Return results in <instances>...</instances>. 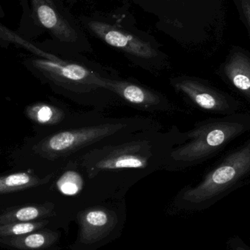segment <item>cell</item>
I'll return each mask as SVG.
<instances>
[{
    "label": "cell",
    "instance_id": "cell-1",
    "mask_svg": "<svg viewBox=\"0 0 250 250\" xmlns=\"http://www.w3.org/2000/svg\"><path fill=\"white\" fill-rule=\"evenodd\" d=\"M161 126L145 117L86 120L82 125L68 124L38 132L15 150L12 160L20 170H31L42 176L57 174L68 163L92 148L137 131Z\"/></svg>",
    "mask_w": 250,
    "mask_h": 250
},
{
    "label": "cell",
    "instance_id": "cell-2",
    "mask_svg": "<svg viewBox=\"0 0 250 250\" xmlns=\"http://www.w3.org/2000/svg\"><path fill=\"white\" fill-rule=\"evenodd\" d=\"M162 126L129 134L90 150L73 160L89 182L109 179H141L164 170L173 148L184 141L178 126Z\"/></svg>",
    "mask_w": 250,
    "mask_h": 250
},
{
    "label": "cell",
    "instance_id": "cell-3",
    "mask_svg": "<svg viewBox=\"0 0 250 250\" xmlns=\"http://www.w3.org/2000/svg\"><path fill=\"white\" fill-rule=\"evenodd\" d=\"M129 1L158 21L156 28L184 47L215 48L226 26L225 0H118Z\"/></svg>",
    "mask_w": 250,
    "mask_h": 250
},
{
    "label": "cell",
    "instance_id": "cell-4",
    "mask_svg": "<svg viewBox=\"0 0 250 250\" xmlns=\"http://www.w3.org/2000/svg\"><path fill=\"white\" fill-rule=\"evenodd\" d=\"M131 5L123 1L111 11H94L77 19L85 32L122 53L134 64L153 73L164 70L170 64L168 55L152 35L136 27Z\"/></svg>",
    "mask_w": 250,
    "mask_h": 250
},
{
    "label": "cell",
    "instance_id": "cell-5",
    "mask_svg": "<svg viewBox=\"0 0 250 250\" xmlns=\"http://www.w3.org/2000/svg\"><path fill=\"white\" fill-rule=\"evenodd\" d=\"M250 132V113L239 112L198 122L184 132V141L173 148L164 170L182 171L199 166Z\"/></svg>",
    "mask_w": 250,
    "mask_h": 250
},
{
    "label": "cell",
    "instance_id": "cell-6",
    "mask_svg": "<svg viewBox=\"0 0 250 250\" xmlns=\"http://www.w3.org/2000/svg\"><path fill=\"white\" fill-rule=\"evenodd\" d=\"M250 182V137L223 156L197 183L182 188L174 200L182 211H203Z\"/></svg>",
    "mask_w": 250,
    "mask_h": 250
},
{
    "label": "cell",
    "instance_id": "cell-7",
    "mask_svg": "<svg viewBox=\"0 0 250 250\" xmlns=\"http://www.w3.org/2000/svg\"><path fill=\"white\" fill-rule=\"evenodd\" d=\"M22 17L16 33L35 40L48 33L57 45L79 53L91 52L86 32L61 0H19Z\"/></svg>",
    "mask_w": 250,
    "mask_h": 250
},
{
    "label": "cell",
    "instance_id": "cell-8",
    "mask_svg": "<svg viewBox=\"0 0 250 250\" xmlns=\"http://www.w3.org/2000/svg\"><path fill=\"white\" fill-rule=\"evenodd\" d=\"M170 84L187 104L204 112L220 116L241 112L242 104L237 98L206 79L182 75L171 78Z\"/></svg>",
    "mask_w": 250,
    "mask_h": 250
},
{
    "label": "cell",
    "instance_id": "cell-9",
    "mask_svg": "<svg viewBox=\"0 0 250 250\" xmlns=\"http://www.w3.org/2000/svg\"><path fill=\"white\" fill-rule=\"evenodd\" d=\"M106 88L135 108L149 112H170L174 105L166 95L139 83L106 78Z\"/></svg>",
    "mask_w": 250,
    "mask_h": 250
},
{
    "label": "cell",
    "instance_id": "cell-10",
    "mask_svg": "<svg viewBox=\"0 0 250 250\" xmlns=\"http://www.w3.org/2000/svg\"><path fill=\"white\" fill-rule=\"evenodd\" d=\"M216 74L250 104V52L239 45L230 48Z\"/></svg>",
    "mask_w": 250,
    "mask_h": 250
},
{
    "label": "cell",
    "instance_id": "cell-11",
    "mask_svg": "<svg viewBox=\"0 0 250 250\" xmlns=\"http://www.w3.org/2000/svg\"><path fill=\"white\" fill-rule=\"evenodd\" d=\"M80 231L79 241L84 245H92L107 237L117 223L114 211L104 207H92L77 214Z\"/></svg>",
    "mask_w": 250,
    "mask_h": 250
},
{
    "label": "cell",
    "instance_id": "cell-12",
    "mask_svg": "<svg viewBox=\"0 0 250 250\" xmlns=\"http://www.w3.org/2000/svg\"><path fill=\"white\" fill-rule=\"evenodd\" d=\"M55 173L42 176L31 170H21L7 173L0 178V194L14 193L50 183Z\"/></svg>",
    "mask_w": 250,
    "mask_h": 250
},
{
    "label": "cell",
    "instance_id": "cell-13",
    "mask_svg": "<svg viewBox=\"0 0 250 250\" xmlns=\"http://www.w3.org/2000/svg\"><path fill=\"white\" fill-rule=\"evenodd\" d=\"M60 236V232L42 229L23 236L0 237V242L17 250H44L57 243Z\"/></svg>",
    "mask_w": 250,
    "mask_h": 250
},
{
    "label": "cell",
    "instance_id": "cell-14",
    "mask_svg": "<svg viewBox=\"0 0 250 250\" xmlns=\"http://www.w3.org/2000/svg\"><path fill=\"white\" fill-rule=\"evenodd\" d=\"M54 208L55 205L52 202L27 204L6 208L0 215V225L44 220L55 215Z\"/></svg>",
    "mask_w": 250,
    "mask_h": 250
},
{
    "label": "cell",
    "instance_id": "cell-15",
    "mask_svg": "<svg viewBox=\"0 0 250 250\" xmlns=\"http://www.w3.org/2000/svg\"><path fill=\"white\" fill-rule=\"evenodd\" d=\"M26 115L35 125H39L43 131L57 129L66 124V113L64 108L46 103L34 104L26 108Z\"/></svg>",
    "mask_w": 250,
    "mask_h": 250
},
{
    "label": "cell",
    "instance_id": "cell-16",
    "mask_svg": "<svg viewBox=\"0 0 250 250\" xmlns=\"http://www.w3.org/2000/svg\"><path fill=\"white\" fill-rule=\"evenodd\" d=\"M56 181L57 189L66 195H75L83 189L85 177L82 170L74 161L68 163L67 166L57 173Z\"/></svg>",
    "mask_w": 250,
    "mask_h": 250
},
{
    "label": "cell",
    "instance_id": "cell-17",
    "mask_svg": "<svg viewBox=\"0 0 250 250\" xmlns=\"http://www.w3.org/2000/svg\"><path fill=\"white\" fill-rule=\"evenodd\" d=\"M48 223L49 221L44 219L37 221L18 222L0 225V237L23 236L44 229Z\"/></svg>",
    "mask_w": 250,
    "mask_h": 250
},
{
    "label": "cell",
    "instance_id": "cell-18",
    "mask_svg": "<svg viewBox=\"0 0 250 250\" xmlns=\"http://www.w3.org/2000/svg\"><path fill=\"white\" fill-rule=\"evenodd\" d=\"M239 19L245 25L250 38V0H233Z\"/></svg>",
    "mask_w": 250,
    "mask_h": 250
},
{
    "label": "cell",
    "instance_id": "cell-19",
    "mask_svg": "<svg viewBox=\"0 0 250 250\" xmlns=\"http://www.w3.org/2000/svg\"><path fill=\"white\" fill-rule=\"evenodd\" d=\"M228 250H250V247L240 238L234 237L228 241Z\"/></svg>",
    "mask_w": 250,
    "mask_h": 250
},
{
    "label": "cell",
    "instance_id": "cell-20",
    "mask_svg": "<svg viewBox=\"0 0 250 250\" xmlns=\"http://www.w3.org/2000/svg\"><path fill=\"white\" fill-rule=\"evenodd\" d=\"M64 3H67V4H70V5H73L76 3L80 2V1H90V0H61Z\"/></svg>",
    "mask_w": 250,
    "mask_h": 250
}]
</instances>
